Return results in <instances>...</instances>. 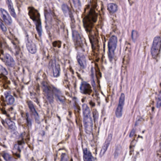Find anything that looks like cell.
I'll use <instances>...</instances> for the list:
<instances>
[{
	"mask_svg": "<svg viewBox=\"0 0 161 161\" xmlns=\"http://www.w3.org/2000/svg\"><path fill=\"white\" fill-rule=\"evenodd\" d=\"M82 108L85 131L87 134H92L93 130V122L90 108L85 104H83Z\"/></svg>",
	"mask_w": 161,
	"mask_h": 161,
	"instance_id": "1",
	"label": "cell"
},
{
	"mask_svg": "<svg viewBox=\"0 0 161 161\" xmlns=\"http://www.w3.org/2000/svg\"><path fill=\"white\" fill-rule=\"evenodd\" d=\"M49 73L51 76L57 78L60 75V67L56 59L54 58L49 64Z\"/></svg>",
	"mask_w": 161,
	"mask_h": 161,
	"instance_id": "2",
	"label": "cell"
},
{
	"mask_svg": "<svg viewBox=\"0 0 161 161\" xmlns=\"http://www.w3.org/2000/svg\"><path fill=\"white\" fill-rule=\"evenodd\" d=\"M117 37L115 36H112L111 37L108 42V57L111 61H112L114 58L115 51L117 47Z\"/></svg>",
	"mask_w": 161,
	"mask_h": 161,
	"instance_id": "3",
	"label": "cell"
},
{
	"mask_svg": "<svg viewBox=\"0 0 161 161\" xmlns=\"http://www.w3.org/2000/svg\"><path fill=\"white\" fill-rule=\"evenodd\" d=\"M161 48V38L159 36H156L154 38L151 49L152 56L156 58L158 55Z\"/></svg>",
	"mask_w": 161,
	"mask_h": 161,
	"instance_id": "4",
	"label": "cell"
},
{
	"mask_svg": "<svg viewBox=\"0 0 161 161\" xmlns=\"http://www.w3.org/2000/svg\"><path fill=\"white\" fill-rule=\"evenodd\" d=\"M42 87L47 100L50 104H52L54 102V98L53 92L51 88L45 81H43L42 83Z\"/></svg>",
	"mask_w": 161,
	"mask_h": 161,
	"instance_id": "5",
	"label": "cell"
},
{
	"mask_svg": "<svg viewBox=\"0 0 161 161\" xmlns=\"http://www.w3.org/2000/svg\"><path fill=\"white\" fill-rule=\"evenodd\" d=\"M125 98V97L124 94H122L120 96L119 104H118L116 112H115L116 116L118 118H120L122 116L123 109V106L124 105Z\"/></svg>",
	"mask_w": 161,
	"mask_h": 161,
	"instance_id": "6",
	"label": "cell"
},
{
	"mask_svg": "<svg viewBox=\"0 0 161 161\" xmlns=\"http://www.w3.org/2000/svg\"><path fill=\"white\" fill-rule=\"evenodd\" d=\"M25 42L26 48L29 53L32 54H36L37 52V46L29 37H26Z\"/></svg>",
	"mask_w": 161,
	"mask_h": 161,
	"instance_id": "7",
	"label": "cell"
},
{
	"mask_svg": "<svg viewBox=\"0 0 161 161\" xmlns=\"http://www.w3.org/2000/svg\"><path fill=\"white\" fill-rule=\"evenodd\" d=\"M76 58L78 65L81 68H85L87 67V59L85 54L81 52H78L77 54Z\"/></svg>",
	"mask_w": 161,
	"mask_h": 161,
	"instance_id": "8",
	"label": "cell"
},
{
	"mask_svg": "<svg viewBox=\"0 0 161 161\" xmlns=\"http://www.w3.org/2000/svg\"><path fill=\"white\" fill-rule=\"evenodd\" d=\"M1 17L4 22L8 25H10L12 24V20L7 11L3 8H1L0 10Z\"/></svg>",
	"mask_w": 161,
	"mask_h": 161,
	"instance_id": "9",
	"label": "cell"
},
{
	"mask_svg": "<svg viewBox=\"0 0 161 161\" xmlns=\"http://www.w3.org/2000/svg\"><path fill=\"white\" fill-rule=\"evenodd\" d=\"M112 134H110L108 135L107 139L106 140L104 144L103 145L102 147L100 153V156L101 157H102L105 154V152L107 151L109 146H110V143L111 140L112 139Z\"/></svg>",
	"mask_w": 161,
	"mask_h": 161,
	"instance_id": "10",
	"label": "cell"
},
{
	"mask_svg": "<svg viewBox=\"0 0 161 161\" xmlns=\"http://www.w3.org/2000/svg\"><path fill=\"white\" fill-rule=\"evenodd\" d=\"M72 38L75 46H80L82 44V39L79 33L76 30L72 31Z\"/></svg>",
	"mask_w": 161,
	"mask_h": 161,
	"instance_id": "11",
	"label": "cell"
},
{
	"mask_svg": "<svg viewBox=\"0 0 161 161\" xmlns=\"http://www.w3.org/2000/svg\"><path fill=\"white\" fill-rule=\"evenodd\" d=\"M5 64L10 67H13L15 65V61L12 56L8 53H6L4 56Z\"/></svg>",
	"mask_w": 161,
	"mask_h": 161,
	"instance_id": "12",
	"label": "cell"
},
{
	"mask_svg": "<svg viewBox=\"0 0 161 161\" xmlns=\"http://www.w3.org/2000/svg\"><path fill=\"white\" fill-rule=\"evenodd\" d=\"M80 90L81 92L84 94H88L90 93V85L87 82L83 81L81 83Z\"/></svg>",
	"mask_w": 161,
	"mask_h": 161,
	"instance_id": "13",
	"label": "cell"
},
{
	"mask_svg": "<svg viewBox=\"0 0 161 161\" xmlns=\"http://www.w3.org/2000/svg\"><path fill=\"white\" fill-rule=\"evenodd\" d=\"M83 159L84 161H95L90 152L87 148L83 149Z\"/></svg>",
	"mask_w": 161,
	"mask_h": 161,
	"instance_id": "14",
	"label": "cell"
},
{
	"mask_svg": "<svg viewBox=\"0 0 161 161\" xmlns=\"http://www.w3.org/2000/svg\"><path fill=\"white\" fill-rule=\"evenodd\" d=\"M27 103H28V105L29 109L31 111L32 114L33 115L36 121L37 122H38L39 121V115H38V113H37V111L36 110V109L34 108V105H33V102L31 101H28Z\"/></svg>",
	"mask_w": 161,
	"mask_h": 161,
	"instance_id": "15",
	"label": "cell"
},
{
	"mask_svg": "<svg viewBox=\"0 0 161 161\" xmlns=\"http://www.w3.org/2000/svg\"><path fill=\"white\" fill-rule=\"evenodd\" d=\"M6 2H7L8 7V9H9V11L10 12V14L13 17L16 18V12H15L14 9L12 1H10V0H7L6 1Z\"/></svg>",
	"mask_w": 161,
	"mask_h": 161,
	"instance_id": "16",
	"label": "cell"
},
{
	"mask_svg": "<svg viewBox=\"0 0 161 161\" xmlns=\"http://www.w3.org/2000/svg\"><path fill=\"white\" fill-rule=\"evenodd\" d=\"M53 90H54V93L56 95V97L61 102H64V98L63 97L62 94H61V92L57 89L56 88L53 87Z\"/></svg>",
	"mask_w": 161,
	"mask_h": 161,
	"instance_id": "17",
	"label": "cell"
},
{
	"mask_svg": "<svg viewBox=\"0 0 161 161\" xmlns=\"http://www.w3.org/2000/svg\"><path fill=\"white\" fill-rule=\"evenodd\" d=\"M6 122L7 123V124L8 125V126L9 127V128L10 129L11 131L13 132H15L16 131L17 128H16V125L15 124L14 122L12 121L11 120H9V119H6Z\"/></svg>",
	"mask_w": 161,
	"mask_h": 161,
	"instance_id": "18",
	"label": "cell"
},
{
	"mask_svg": "<svg viewBox=\"0 0 161 161\" xmlns=\"http://www.w3.org/2000/svg\"><path fill=\"white\" fill-rule=\"evenodd\" d=\"M108 9L110 11V12L114 13L117 12L118 10V6L116 4L113 3H110L107 5Z\"/></svg>",
	"mask_w": 161,
	"mask_h": 161,
	"instance_id": "19",
	"label": "cell"
},
{
	"mask_svg": "<svg viewBox=\"0 0 161 161\" xmlns=\"http://www.w3.org/2000/svg\"><path fill=\"white\" fill-rule=\"evenodd\" d=\"M6 95V102L9 105H12L15 102V99L14 97L12 95L8 93Z\"/></svg>",
	"mask_w": 161,
	"mask_h": 161,
	"instance_id": "20",
	"label": "cell"
},
{
	"mask_svg": "<svg viewBox=\"0 0 161 161\" xmlns=\"http://www.w3.org/2000/svg\"><path fill=\"white\" fill-rule=\"evenodd\" d=\"M61 9H62L64 16L65 17H68V15H69L68 14V7L65 3H64L62 5Z\"/></svg>",
	"mask_w": 161,
	"mask_h": 161,
	"instance_id": "21",
	"label": "cell"
},
{
	"mask_svg": "<svg viewBox=\"0 0 161 161\" xmlns=\"http://www.w3.org/2000/svg\"><path fill=\"white\" fill-rule=\"evenodd\" d=\"M3 157L6 161H14V160L8 153H3Z\"/></svg>",
	"mask_w": 161,
	"mask_h": 161,
	"instance_id": "22",
	"label": "cell"
},
{
	"mask_svg": "<svg viewBox=\"0 0 161 161\" xmlns=\"http://www.w3.org/2000/svg\"><path fill=\"white\" fill-rule=\"evenodd\" d=\"M91 82H92V85H93V87L94 88V89L95 88V78H94V68H92L91 70Z\"/></svg>",
	"mask_w": 161,
	"mask_h": 161,
	"instance_id": "23",
	"label": "cell"
},
{
	"mask_svg": "<svg viewBox=\"0 0 161 161\" xmlns=\"http://www.w3.org/2000/svg\"><path fill=\"white\" fill-rule=\"evenodd\" d=\"M138 34H137V32L136 31V30H133L132 32V39L133 41L135 42L137 40V36H138Z\"/></svg>",
	"mask_w": 161,
	"mask_h": 161,
	"instance_id": "24",
	"label": "cell"
},
{
	"mask_svg": "<svg viewBox=\"0 0 161 161\" xmlns=\"http://www.w3.org/2000/svg\"><path fill=\"white\" fill-rule=\"evenodd\" d=\"M161 106V91L159 94L158 96L157 99L156 101V107L157 108H159Z\"/></svg>",
	"mask_w": 161,
	"mask_h": 161,
	"instance_id": "25",
	"label": "cell"
},
{
	"mask_svg": "<svg viewBox=\"0 0 161 161\" xmlns=\"http://www.w3.org/2000/svg\"><path fill=\"white\" fill-rule=\"evenodd\" d=\"M72 2L73 3V5L74 6V7L76 9H79L80 7V2L79 1H74L73 0L72 1Z\"/></svg>",
	"mask_w": 161,
	"mask_h": 161,
	"instance_id": "26",
	"label": "cell"
},
{
	"mask_svg": "<svg viewBox=\"0 0 161 161\" xmlns=\"http://www.w3.org/2000/svg\"><path fill=\"white\" fill-rule=\"evenodd\" d=\"M120 146H118L116 147L114 153L115 158H117L120 154Z\"/></svg>",
	"mask_w": 161,
	"mask_h": 161,
	"instance_id": "27",
	"label": "cell"
},
{
	"mask_svg": "<svg viewBox=\"0 0 161 161\" xmlns=\"http://www.w3.org/2000/svg\"><path fill=\"white\" fill-rule=\"evenodd\" d=\"M0 68H1L0 69H1V73H2V74H3L4 75H7L8 74V71H7V70H6L4 67H3L2 65H1Z\"/></svg>",
	"mask_w": 161,
	"mask_h": 161,
	"instance_id": "28",
	"label": "cell"
},
{
	"mask_svg": "<svg viewBox=\"0 0 161 161\" xmlns=\"http://www.w3.org/2000/svg\"><path fill=\"white\" fill-rule=\"evenodd\" d=\"M0 26H1V29L2 30V31L3 32H6L7 31V27H6L5 25L4 24V23H3L2 21H1L0 23Z\"/></svg>",
	"mask_w": 161,
	"mask_h": 161,
	"instance_id": "29",
	"label": "cell"
},
{
	"mask_svg": "<svg viewBox=\"0 0 161 161\" xmlns=\"http://www.w3.org/2000/svg\"><path fill=\"white\" fill-rule=\"evenodd\" d=\"M61 161H68V157L66 154L64 153L61 154Z\"/></svg>",
	"mask_w": 161,
	"mask_h": 161,
	"instance_id": "30",
	"label": "cell"
},
{
	"mask_svg": "<svg viewBox=\"0 0 161 161\" xmlns=\"http://www.w3.org/2000/svg\"><path fill=\"white\" fill-rule=\"evenodd\" d=\"M135 129H133V130H132L131 132H130V133L129 137H133L135 134Z\"/></svg>",
	"mask_w": 161,
	"mask_h": 161,
	"instance_id": "31",
	"label": "cell"
}]
</instances>
